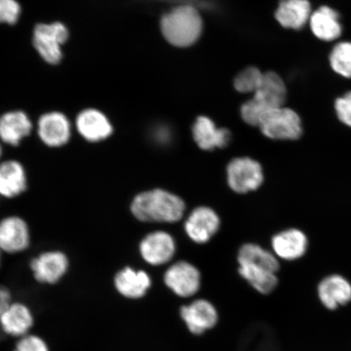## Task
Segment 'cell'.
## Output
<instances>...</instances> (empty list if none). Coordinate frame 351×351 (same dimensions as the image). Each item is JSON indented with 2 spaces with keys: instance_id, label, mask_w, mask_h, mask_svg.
<instances>
[{
  "instance_id": "1",
  "label": "cell",
  "mask_w": 351,
  "mask_h": 351,
  "mask_svg": "<svg viewBox=\"0 0 351 351\" xmlns=\"http://www.w3.org/2000/svg\"><path fill=\"white\" fill-rule=\"evenodd\" d=\"M185 210L181 197L160 189L141 193L131 204L132 213L143 222H177Z\"/></svg>"
},
{
  "instance_id": "2",
  "label": "cell",
  "mask_w": 351,
  "mask_h": 351,
  "mask_svg": "<svg viewBox=\"0 0 351 351\" xmlns=\"http://www.w3.org/2000/svg\"><path fill=\"white\" fill-rule=\"evenodd\" d=\"M287 97V86L282 78L275 72H266L254 97L241 106V117L247 124L258 126L267 112L284 107Z\"/></svg>"
},
{
  "instance_id": "3",
  "label": "cell",
  "mask_w": 351,
  "mask_h": 351,
  "mask_svg": "<svg viewBox=\"0 0 351 351\" xmlns=\"http://www.w3.org/2000/svg\"><path fill=\"white\" fill-rule=\"evenodd\" d=\"M160 29L164 38L173 46L187 47L199 38L203 21L194 7L180 6L162 17Z\"/></svg>"
},
{
  "instance_id": "4",
  "label": "cell",
  "mask_w": 351,
  "mask_h": 351,
  "mask_svg": "<svg viewBox=\"0 0 351 351\" xmlns=\"http://www.w3.org/2000/svg\"><path fill=\"white\" fill-rule=\"evenodd\" d=\"M70 38L68 26L61 21L35 25L32 34V45L43 62L56 66L64 59V47Z\"/></svg>"
},
{
  "instance_id": "5",
  "label": "cell",
  "mask_w": 351,
  "mask_h": 351,
  "mask_svg": "<svg viewBox=\"0 0 351 351\" xmlns=\"http://www.w3.org/2000/svg\"><path fill=\"white\" fill-rule=\"evenodd\" d=\"M263 135L274 140H296L302 133L300 116L285 107L267 112L258 124Z\"/></svg>"
},
{
  "instance_id": "6",
  "label": "cell",
  "mask_w": 351,
  "mask_h": 351,
  "mask_svg": "<svg viewBox=\"0 0 351 351\" xmlns=\"http://www.w3.org/2000/svg\"><path fill=\"white\" fill-rule=\"evenodd\" d=\"M179 314L187 330L197 337L213 330L219 322L217 307L206 298H197L181 305Z\"/></svg>"
},
{
  "instance_id": "7",
  "label": "cell",
  "mask_w": 351,
  "mask_h": 351,
  "mask_svg": "<svg viewBox=\"0 0 351 351\" xmlns=\"http://www.w3.org/2000/svg\"><path fill=\"white\" fill-rule=\"evenodd\" d=\"M35 125L38 138L48 147H64L72 138V120L62 112L43 113L38 118Z\"/></svg>"
},
{
  "instance_id": "8",
  "label": "cell",
  "mask_w": 351,
  "mask_h": 351,
  "mask_svg": "<svg viewBox=\"0 0 351 351\" xmlns=\"http://www.w3.org/2000/svg\"><path fill=\"white\" fill-rule=\"evenodd\" d=\"M230 187L239 194H245L260 188L263 182L262 167L251 158H236L227 168Z\"/></svg>"
},
{
  "instance_id": "9",
  "label": "cell",
  "mask_w": 351,
  "mask_h": 351,
  "mask_svg": "<svg viewBox=\"0 0 351 351\" xmlns=\"http://www.w3.org/2000/svg\"><path fill=\"white\" fill-rule=\"evenodd\" d=\"M77 133L90 143H98L112 137L113 123L100 109L88 108L82 110L73 121Z\"/></svg>"
},
{
  "instance_id": "10",
  "label": "cell",
  "mask_w": 351,
  "mask_h": 351,
  "mask_svg": "<svg viewBox=\"0 0 351 351\" xmlns=\"http://www.w3.org/2000/svg\"><path fill=\"white\" fill-rule=\"evenodd\" d=\"M165 284L175 295L195 296L201 287V274L197 267L185 261L174 263L165 271Z\"/></svg>"
},
{
  "instance_id": "11",
  "label": "cell",
  "mask_w": 351,
  "mask_h": 351,
  "mask_svg": "<svg viewBox=\"0 0 351 351\" xmlns=\"http://www.w3.org/2000/svg\"><path fill=\"white\" fill-rule=\"evenodd\" d=\"M35 123L22 110H11L0 116V139L11 147H19L32 135Z\"/></svg>"
},
{
  "instance_id": "12",
  "label": "cell",
  "mask_w": 351,
  "mask_h": 351,
  "mask_svg": "<svg viewBox=\"0 0 351 351\" xmlns=\"http://www.w3.org/2000/svg\"><path fill=\"white\" fill-rule=\"evenodd\" d=\"M140 253L144 261L152 265L168 263L174 256L176 244L168 232L157 231L145 237L140 243Z\"/></svg>"
},
{
  "instance_id": "13",
  "label": "cell",
  "mask_w": 351,
  "mask_h": 351,
  "mask_svg": "<svg viewBox=\"0 0 351 351\" xmlns=\"http://www.w3.org/2000/svg\"><path fill=\"white\" fill-rule=\"evenodd\" d=\"M221 221L212 208L199 207L191 213L185 223V230L190 239L197 243H207L217 234Z\"/></svg>"
},
{
  "instance_id": "14",
  "label": "cell",
  "mask_w": 351,
  "mask_h": 351,
  "mask_svg": "<svg viewBox=\"0 0 351 351\" xmlns=\"http://www.w3.org/2000/svg\"><path fill=\"white\" fill-rule=\"evenodd\" d=\"M68 267L67 257L60 252L43 253L30 263L35 279L39 282L47 284L59 282Z\"/></svg>"
},
{
  "instance_id": "15",
  "label": "cell",
  "mask_w": 351,
  "mask_h": 351,
  "mask_svg": "<svg viewBox=\"0 0 351 351\" xmlns=\"http://www.w3.org/2000/svg\"><path fill=\"white\" fill-rule=\"evenodd\" d=\"M29 232L23 219L10 217L0 221V250L17 253L29 247Z\"/></svg>"
},
{
  "instance_id": "16",
  "label": "cell",
  "mask_w": 351,
  "mask_h": 351,
  "mask_svg": "<svg viewBox=\"0 0 351 351\" xmlns=\"http://www.w3.org/2000/svg\"><path fill=\"white\" fill-rule=\"evenodd\" d=\"M318 296L328 310H336L351 302V284L343 276L331 275L318 285Z\"/></svg>"
},
{
  "instance_id": "17",
  "label": "cell",
  "mask_w": 351,
  "mask_h": 351,
  "mask_svg": "<svg viewBox=\"0 0 351 351\" xmlns=\"http://www.w3.org/2000/svg\"><path fill=\"white\" fill-rule=\"evenodd\" d=\"M192 132L193 137L197 146L204 151L225 147L230 139L229 130L217 128L216 124L210 118L206 117L197 118L193 125Z\"/></svg>"
},
{
  "instance_id": "18",
  "label": "cell",
  "mask_w": 351,
  "mask_h": 351,
  "mask_svg": "<svg viewBox=\"0 0 351 351\" xmlns=\"http://www.w3.org/2000/svg\"><path fill=\"white\" fill-rule=\"evenodd\" d=\"M309 23L311 32L320 40H335L342 33L339 13L328 6L320 7L311 13Z\"/></svg>"
},
{
  "instance_id": "19",
  "label": "cell",
  "mask_w": 351,
  "mask_h": 351,
  "mask_svg": "<svg viewBox=\"0 0 351 351\" xmlns=\"http://www.w3.org/2000/svg\"><path fill=\"white\" fill-rule=\"evenodd\" d=\"M114 282L117 291L130 300L143 298L152 287V279L146 271H135L131 267L120 271Z\"/></svg>"
},
{
  "instance_id": "20",
  "label": "cell",
  "mask_w": 351,
  "mask_h": 351,
  "mask_svg": "<svg viewBox=\"0 0 351 351\" xmlns=\"http://www.w3.org/2000/svg\"><path fill=\"white\" fill-rule=\"evenodd\" d=\"M311 6L308 0H282L275 17L287 29H300L309 21Z\"/></svg>"
},
{
  "instance_id": "21",
  "label": "cell",
  "mask_w": 351,
  "mask_h": 351,
  "mask_svg": "<svg viewBox=\"0 0 351 351\" xmlns=\"http://www.w3.org/2000/svg\"><path fill=\"white\" fill-rule=\"evenodd\" d=\"M307 244L308 241L306 235L296 229L280 232L271 241L276 256L285 261H295L304 256L306 252Z\"/></svg>"
},
{
  "instance_id": "22",
  "label": "cell",
  "mask_w": 351,
  "mask_h": 351,
  "mask_svg": "<svg viewBox=\"0 0 351 351\" xmlns=\"http://www.w3.org/2000/svg\"><path fill=\"white\" fill-rule=\"evenodd\" d=\"M27 187L23 166L16 160L0 165V195L7 197L20 195Z\"/></svg>"
},
{
  "instance_id": "23",
  "label": "cell",
  "mask_w": 351,
  "mask_h": 351,
  "mask_svg": "<svg viewBox=\"0 0 351 351\" xmlns=\"http://www.w3.org/2000/svg\"><path fill=\"white\" fill-rule=\"evenodd\" d=\"M33 323L32 311L21 304H12L0 319L3 332L13 337L25 336Z\"/></svg>"
},
{
  "instance_id": "24",
  "label": "cell",
  "mask_w": 351,
  "mask_h": 351,
  "mask_svg": "<svg viewBox=\"0 0 351 351\" xmlns=\"http://www.w3.org/2000/svg\"><path fill=\"white\" fill-rule=\"evenodd\" d=\"M239 273L241 278L263 295L274 292L278 285V278L276 274L263 267L241 265L239 266Z\"/></svg>"
},
{
  "instance_id": "25",
  "label": "cell",
  "mask_w": 351,
  "mask_h": 351,
  "mask_svg": "<svg viewBox=\"0 0 351 351\" xmlns=\"http://www.w3.org/2000/svg\"><path fill=\"white\" fill-rule=\"evenodd\" d=\"M238 261L239 265H248L263 267L276 274L279 263L273 254L256 244H245L240 248Z\"/></svg>"
},
{
  "instance_id": "26",
  "label": "cell",
  "mask_w": 351,
  "mask_h": 351,
  "mask_svg": "<svg viewBox=\"0 0 351 351\" xmlns=\"http://www.w3.org/2000/svg\"><path fill=\"white\" fill-rule=\"evenodd\" d=\"M329 62L336 73L346 78H351V43L337 44L329 56Z\"/></svg>"
},
{
  "instance_id": "27",
  "label": "cell",
  "mask_w": 351,
  "mask_h": 351,
  "mask_svg": "<svg viewBox=\"0 0 351 351\" xmlns=\"http://www.w3.org/2000/svg\"><path fill=\"white\" fill-rule=\"evenodd\" d=\"M265 73L256 67L245 69L234 80V87L241 93H254L261 86Z\"/></svg>"
},
{
  "instance_id": "28",
  "label": "cell",
  "mask_w": 351,
  "mask_h": 351,
  "mask_svg": "<svg viewBox=\"0 0 351 351\" xmlns=\"http://www.w3.org/2000/svg\"><path fill=\"white\" fill-rule=\"evenodd\" d=\"M22 15L19 0H0V25L14 26Z\"/></svg>"
},
{
  "instance_id": "29",
  "label": "cell",
  "mask_w": 351,
  "mask_h": 351,
  "mask_svg": "<svg viewBox=\"0 0 351 351\" xmlns=\"http://www.w3.org/2000/svg\"><path fill=\"white\" fill-rule=\"evenodd\" d=\"M335 111L340 121L351 127V91L337 99Z\"/></svg>"
},
{
  "instance_id": "30",
  "label": "cell",
  "mask_w": 351,
  "mask_h": 351,
  "mask_svg": "<svg viewBox=\"0 0 351 351\" xmlns=\"http://www.w3.org/2000/svg\"><path fill=\"white\" fill-rule=\"evenodd\" d=\"M14 351H49L40 337L34 335L24 336L17 342Z\"/></svg>"
},
{
  "instance_id": "31",
  "label": "cell",
  "mask_w": 351,
  "mask_h": 351,
  "mask_svg": "<svg viewBox=\"0 0 351 351\" xmlns=\"http://www.w3.org/2000/svg\"><path fill=\"white\" fill-rule=\"evenodd\" d=\"M10 291L6 287L0 285V319L12 305Z\"/></svg>"
},
{
  "instance_id": "32",
  "label": "cell",
  "mask_w": 351,
  "mask_h": 351,
  "mask_svg": "<svg viewBox=\"0 0 351 351\" xmlns=\"http://www.w3.org/2000/svg\"><path fill=\"white\" fill-rule=\"evenodd\" d=\"M2 156V147H1V145H0V157H1Z\"/></svg>"
},
{
  "instance_id": "33",
  "label": "cell",
  "mask_w": 351,
  "mask_h": 351,
  "mask_svg": "<svg viewBox=\"0 0 351 351\" xmlns=\"http://www.w3.org/2000/svg\"><path fill=\"white\" fill-rule=\"evenodd\" d=\"M0 263H1V250H0Z\"/></svg>"
}]
</instances>
